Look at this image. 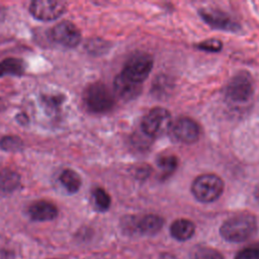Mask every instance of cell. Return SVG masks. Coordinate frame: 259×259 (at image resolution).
<instances>
[{"label":"cell","mask_w":259,"mask_h":259,"mask_svg":"<svg viewBox=\"0 0 259 259\" xmlns=\"http://www.w3.org/2000/svg\"><path fill=\"white\" fill-rule=\"evenodd\" d=\"M257 230V221L253 214L239 213L227 220L221 227L222 237L230 242H243L252 237Z\"/></svg>","instance_id":"6da1fadb"},{"label":"cell","mask_w":259,"mask_h":259,"mask_svg":"<svg viewBox=\"0 0 259 259\" xmlns=\"http://www.w3.org/2000/svg\"><path fill=\"white\" fill-rule=\"evenodd\" d=\"M86 107L94 113L109 111L114 105V96L109 88L102 82H95L84 92Z\"/></svg>","instance_id":"7a4b0ae2"},{"label":"cell","mask_w":259,"mask_h":259,"mask_svg":"<svg viewBox=\"0 0 259 259\" xmlns=\"http://www.w3.org/2000/svg\"><path fill=\"white\" fill-rule=\"evenodd\" d=\"M224 190L222 178L215 174L206 173L199 175L192 183L191 191L194 197L201 202L217 200Z\"/></svg>","instance_id":"3957f363"},{"label":"cell","mask_w":259,"mask_h":259,"mask_svg":"<svg viewBox=\"0 0 259 259\" xmlns=\"http://www.w3.org/2000/svg\"><path fill=\"white\" fill-rule=\"evenodd\" d=\"M141 125L149 138L162 136L171 128L170 112L163 107H154L143 117Z\"/></svg>","instance_id":"277c9868"},{"label":"cell","mask_w":259,"mask_h":259,"mask_svg":"<svg viewBox=\"0 0 259 259\" xmlns=\"http://www.w3.org/2000/svg\"><path fill=\"white\" fill-rule=\"evenodd\" d=\"M152 57L145 53H139L134 55L126 61L121 71V74L130 80L142 84V82L148 78L150 72L152 71Z\"/></svg>","instance_id":"5b68a950"},{"label":"cell","mask_w":259,"mask_h":259,"mask_svg":"<svg viewBox=\"0 0 259 259\" xmlns=\"http://www.w3.org/2000/svg\"><path fill=\"white\" fill-rule=\"evenodd\" d=\"M253 94V83L247 73H239L234 76L226 87L227 97L234 102H245Z\"/></svg>","instance_id":"8992f818"},{"label":"cell","mask_w":259,"mask_h":259,"mask_svg":"<svg viewBox=\"0 0 259 259\" xmlns=\"http://www.w3.org/2000/svg\"><path fill=\"white\" fill-rule=\"evenodd\" d=\"M65 10L66 3L56 0H34L29 6V11L33 17L42 21L57 19Z\"/></svg>","instance_id":"52a82bcc"},{"label":"cell","mask_w":259,"mask_h":259,"mask_svg":"<svg viewBox=\"0 0 259 259\" xmlns=\"http://www.w3.org/2000/svg\"><path fill=\"white\" fill-rule=\"evenodd\" d=\"M52 39L64 47L74 48L81 41V32L78 27L67 20L56 24L50 32Z\"/></svg>","instance_id":"ba28073f"},{"label":"cell","mask_w":259,"mask_h":259,"mask_svg":"<svg viewBox=\"0 0 259 259\" xmlns=\"http://www.w3.org/2000/svg\"><path fill=\"white\" fill-rule=\"evenodd\" d=\"M164 221L157 214H146L139 219L133 218L131 221L125 220L124 229L131 233H139L142 235H154L163 227Z\"/></svg>","instance_id":"9c48e42d"},{"label":"cell","mask_w":259,"mask_h":259,"mask_svg":"<svg viewBox=\"0 0 259 259\" xmlns=\"http://www.w3.org/2000/svg\"><path fill=\"white\" fill-rule=\"evenodd\" d=\"M171 131L173 136L180 142L192 144L196 142L200 135L199 125L190 117H180L172 125Z\"/></svg>","instance_id":"30bf717a"},{"label":"cell","mask_w":259,"mask_h":259,"mask_svg":"<svg viewBox=\"0 0 259 259\" xmlns=\"http://www.w3.org/2000/svg\"><path fill=\"white\" fill-rule=\"evenodd\" d=\"M201 18L211 27L227 31H237L240 25L227 13L215 9H202L199 11Z\"/></svg>","instance_id":"8fae6325"},{"label":"cell","mask_w":259,"mask_h":259,"mask_svg":"<svg viewBox=\"0 0 259 259\" xmlns=\"http://www.w3.org/2000/svg\"><path fill=\"white\" fill-rule=\"evenodd\" d=\"M113 89L119 97L128 100L136 98L141 93L142 85L130 80L120 73L114 78Z\"/></svg>","instance_id":"7c38bea8"},{"label":"cell","mask_w":259,"mask_h":259,"mask_svg":"<svg viewBox=\"0 0 259 259\" xmlns=\"http://www.w3.org/2000/svg\"><path fill=\"white\" fill-rule=\"evenodd\" d=\"M28 214L31 220L36 222L52 221L58 215V208L50 201L38 200L29 205Z\"/></svg>","instance_id":"4fadbf2b"},{"label":"cell","mask_w":259,"mask_h":259,"mask_svg":"<svg viewBox=\"0 0 259 259\" xmlns=\"http://www.w3.org/2000/svg\"><path fill=\"white\" fill-rule=\"evenodd\" d=\"M195 227L193 223L186 219H178L174 221L170 227L171 236L178 241L190 239L194 234Z\"/></svg>","instance_id":"5bb4252c"},{"label":"cell","mask_w":259,"mask_h":259,"mask_svg":"<svg viewBox=\"0 0 259 259\" xmlns=\"http://www.w3.org/2000/svg\"><path fill=\"white\" fill-rule=\"evenodd\" d=\"M20 182V177L16 172L3 170L0 172V194H7L14 191Z\"/></svg>","instance_id":"9a60e30c"},{"label":"cell","mask_w":259,"mask_h":259,"mask_svg":"<svg viewBox=\"0 0 259 259\" xmlns=\"http://www.w3.org/2000/svg\"><path fill=\"white\" fill-rule=\"evenodd\" d=\"M24 72V64L21 60L7 58L0 62V77L4 75L20 76Z\"/></svg>","instance_id":"2e32d148"},{"label":"cell","mask_w":259,"mask_h":259,"mask_svg":"<svg viewBox=\"0 0 259 259\" xmlns=\"http://www.w3.org/2000/svg\"><path fill=\"white\" fill-rule=\"evenodd\" d=\"M60 181L70 193L77 192L81 186L80 176L71 169H66L61 173Z\"/></svg>","instance_id":"e0dca14e"},{"label":"cell","mask_w":259,"mask_h":259,"mask_svg":"<svg viewBox=\"0 0 259 259\" xmlns=\"http://www.w3.org/2000/svg\"><path fill=\"white\" fill-rule=\"evenodd\" d=\"M190 258L191 259H225L219 251L211 248H207V247L197 248L195 251H193Z\"/></svg>","instance_id":"ac0fdd59"},{"label":"cell","mask_w":259,"mask_h":259,"mask_svg":"<svg viewBox=\"0 0 259 259\" xmlns=\"http://www.w3.org/2000/svg\"><path fill=\"white\" fill-rule=\"evenodd\" d=\"M177 158L173 155L168 156H161L157 160V164L160 167V169L164 172L165 175L171 174L177 167Z\"/></svg>","instance_id":"d6986e66"},{"label":"cell","mask_w":259,"mask_h":259,"mask_svg":"<svg viewBox=\"0 0 259 259\" xmlns=\"http://www.w3.org/2000/svg\"><path fill=\"white\" fill-rule=\"evenodd\" d=\"M93 196L95 200V204L100 210H106L110 206V196L109 194L100 187H97L93 191Z\"/></svg>","instance_id":"ffe728a7"},{"label":"cell","mask_w":259,"mask_h":259,"mask_svg":"<svg viewBox=\"0 0 259 259\" xmlns=\"http://www.w3.org/2000/svg\"><path fill=\"white\" fill-rule=\"evenodd\" d=\"M22 145V141L18 137H4L0 142L1 148L6 151H17Z\"/></svg>","instance_id":"44dd1931"},{"label":"cell","mask_w":259,"mask_h":259,"mask_svg":"<svg viewBox=\"0 0 259 259\" xmlns=\"http://www.w3.org/2000/svg\"><path fill=\"white\" fill-rule=\"evenodd\" d=\"M221 47H222V42L220 40H217V39L205 40V41L200 42L199 45H197V48L199 50L208 51V52H218V51L221 50Z\"/></svg>","instance_id":"7402d4cb"},{"label":"cell","mask_w":259,"mask_h":259,"mask_svg":"<svg viewBox=\"0 0 259 259\" xmlns=\"http://www.w3.org/2000/svg\"><path fill=\"white\" fill-rule=\"evenodd\" d=\"M235 259H259V249L246 248L240 251Z\"/></svg>","instance_id":"603a6c76"},{"label":"cell","mask_w":259,"mask_h":259,"mask_svg":"<svg viewBox=\"0 0 259 259\" xmlns=\"http://www.w3.org/2000/svg\"><path fill=\"white\" fill-rule=\"evenodd\" d=\"M42 101L47 106L54 109L56 107H59L62 104L63 98H62V96H55V95L48 96V95H45V96H42Z\"/></svg>","instance_id":"cb8c5ba5"},{"label":"cell","mask_w":259,"mask_h":259,"mask_svg":"<svg viewBox=\"0 0 259 259\" xmlns=\"http://www.w3.org/2000/svg\"><path fill=\"white\" fill-rule=\"evenodd\" d=\"M87 49L92 54H95L96 51H98V53H101L102 49H105V41H103L101 39H92L88 42Z\"/></svg>","instance_id":"d4e9b609"},{"label":"cell","mask_w":259,"mask_h":259,"mask_svg":"<svg viewBox=\"0 0 259 259\" xmlns=\"http://www.w3.org/2000/svg\"><path fill=\"white\" fill-rule=\"evenodd\" d=\"M150 168L148 166H142L141 168L137 169V176L139 178H146L150 173Z\"/></svg>","instance_id":"484cf974"},{"label":"cell","mask_w":259,"mask_h":259,"mask_svg":"<svg viewBox=\"0 0 259 259\" xmlns=\"http://www.w3.org/2000/svg\"><path fill=\"white\" fill-rule=\"evenodd\" d=\"M4 109H5V102H4V100L0 97V112L3 111Z\"/></svg>","instance_id":"4316f807"},{"label":"cell","mask_w":259,"mask_h":259,"mask_svg":"<svg viewBox=\"0 0 259 259\" xmlns=\"http://www.w3.org/2000/svg\"><path fill=\"white\" fill-rule=\"evenodd\" d=\"M3 17H4V9H3V7L0 6V20H2Z\"/></svg>","instance_id":"83f0119b"}]
</instances>
